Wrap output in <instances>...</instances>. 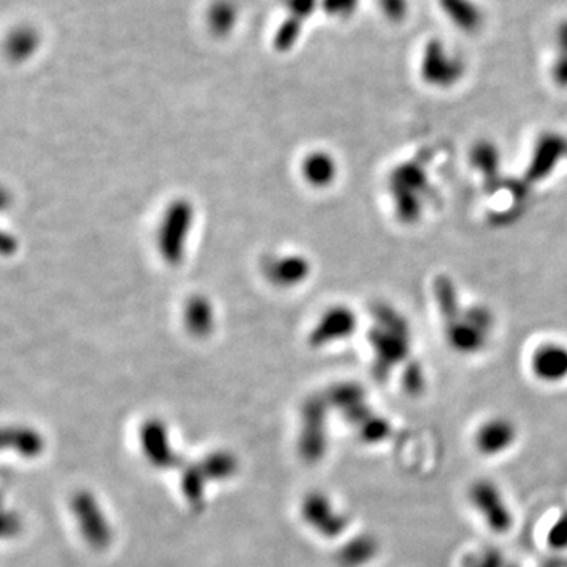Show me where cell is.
I'll use <instances>...</instances> for the list:
<instances>
[{"label":"cell","mask_w":567,"mask_h":567,"mask_svg":"<svg viewBox=\"0 0 567 567\" xmlns=\"http://www.w3.org/2000/svg\"><path fill=\"white\" fill-rule=\"evenodd\" d=\"M471 164L483 177L485 187H496V181L500 180L501 155L494 142L479 140L471 150Z\"/></svg>","instance_id":"4fadbf2b"},{"label":"cell","mask_w":567,"mask_h":567,"mask_svg":"<svg viewBox=\"0 0 567 567\" xmlns=\"http://www.w3.org/2000/svg\"><path fill=\"white\" fill-rule=\"evenodd\" d=\"M549 545L552 549L562 550L567 547V513L562 514L549 533Z\"/></svg>","instance_id":"d4e9b609"},{"label":"cell","mask_w":567,"mask_h":567,"mask_svg":"<svg viewBox=\"0 0 567 567\" xmlns=\"http://www.w3.org/2000/svg\"><path fill=\"white\" fill-rule=\"evenodd\" d=\"M304 515L309 524L325 536H338L344 532L345 525H347L345 517L334 511L332 501L320 494H314L306 500Z\"/></svg>","instance_id":"8fae6325"},{"label":"cell","mask_w":567,"mask_h":567,"mask_svg":"<svg viewBox=\"0 0 567 567\" xmlns=\"http://www.w3.org/2000/svg\"><path fill=\"white\" fill-rule=\"evenodd\" d=\"M72 509H74V514H78L79 524H81L85 539L93 547L104 549L111 541V532H109L103 513L98 507L97 501L93 500L91 494H79L72 498Z\"/></svg>","instance_id":"9c48e42d"},{"label":"cell","mask_w":567,"mask_h":567,"mask_svg":"<svg viewBox=\"0 0 567 567\" xmlns=\"http://www.w3.org/2000/svg\"><path fill=\"white\" fill-rule=\"evenodd\" d=\"M419 78L435 91H449L464 81L466 62L457 49L445 40H428L419 55Z\"/></svg>","instance_id":"3957f363"},{"label":"cell","mask_w":567,"mask_h":567,"mask_svg":"<svg viewBox=\"0 0 567 567\" xmlns=\"http://www.w3.org/2000/svg\"><path fill=\"white\" fill-rule=\"evenodd\" d=\"M519 430L515 424L507 418L495 417L484 421L475 434V447L477 451L492 457L506 453L517 440Z\"/></svg>","instance_id":"ba28073f"},{"label":"cell","mask_w":567,"mask_h":567,"mask_svg":"<svg viewBox=\"0 0 567 567\" xmlns=\"http://www.w3.org/2000/svg\"><path fill=\"white\" fill-rule=\"evenodd\" d=\"M379 552V543L369 536L358 537L341 552V562L347 567H358L369 562Z\"/></svg>","instance_id":"e0dca14e"},{"label":"cell","mask_w":567,"mask_h":567,"mask_svg":"<svg viewBox=\"0 0 567 567\" xmlns=\"http://www.w3.org/2000/svg\"><path fill=\"white\" fill-rule=\"evenodd\" d=\"M208 27L217 36L229 35L238 21L236 6L232 0H216L208 10Z\"/></svg>","instance_id":"2e32d148"},{"label":"cell","mask_w":567,"mask_h":567,"mask_svg":"<svg viewBox=\"0 0 567 567\" xmlns=\"http://www.w3.org/2000/svg\"><path fill=\"white\" fill-rule=\"evenodd\" d=\"M36 44H38V38H36L35 32L32 29H18L8 42V51L12 53L14 59H24L34 53Z\"/></svg>","instance_id":"ffe728a7"},{"label":"cell","mask_w":567,"mask_h":567,"mask_svg":"<svg viewBox=\"0 0 567 567\" xmlns=\"http://www.w3.org/2000/svg\"><path fill=\"white\" fill-rule=\"evenodd\" d=\"M145 456L159 468H168L178 462V457L170 451L166 430L158 423H149L142 430Z\"/></svg>","instance_id":"5bb4252c"},{"label":"cell","mask_w":567,"mask_h":567,"mask_svg":"<svg viewBox=\"0 0 567 567\" xmlns=\"http://www.w3.org/2000/svg\"><path fill=\"white\" fill-rule=\"evenodd\" d=\"M424 383H426L424 375L418 364L413 366L411 370H408V374L405 375V389L413 396H418L419 392H423Z\"/></svg>","instance_id":"484cf974"},{"label":"cell","mask_w":567,"mask_h":567,"mask_svg":"<svg viewBox=\"0 0 567 567\" xmlns=\"http://www.w3.org/2000/svg\"><path fill=\"white\" fill-rule=\"evenodd\" d=\"M4 443L23 456H36L43 447L42 437L31 428H6Z\"/></svg>","instance_id":"ac0fdd59"},{"label":"cell","mask_w":567,"mask_h":567,"mask_svg":"<svg viewBox=\"0 0 567 567\" xmlns=\"http://www.w3.org/2000/svg\"><path fill=\"white\" fill-rule=\"evenodd\" d=\"M567 158V138L560 133L547 131L537 138L528 163L524 181L534 185L547 180L550 174Z\"/></svg>","instance_id":"8992f818"},{"label":"cell","mask_w":567,"mask_h":567,"mask_svg":"<svg viewBox=\"0 0 567 567\" xmlns=\"http://www.w3.org/2000/svg\"><path fill=\"white\" fill-rule=\"evenodd\" d=\"M387 328L375 330L372 336V345L375 351V370L377 377L385 379L392 368L399 362L405 361L410 351V328L407 325L404 317L388 309L385 312Z\"/></svg>","instance_id":"277c9868"},{"label":"cell","mask_w":567,"mask_h":567,"mask_svg":"<svg viewBox=\"0 0 567 567\" xmlns=\"http://www.w3.org/2000/svg\"><path fill=\"white\" fill-rule=\"evenodd\" d=\"M284 6L287 10V18L293 19L300 24H306L312 14H314L317 6L320 5V0H283Z\"/></svg>","instance_id":"7402d4cb"},{"label":"cell","mask_w":567,"mask_h":567,"mask_svg":"<svg viewBox=\"0 0 567 567\" xmlns=\"http://www.w3.org/2000/svg\"><path fill=\"white\" fill-rule=\"evenodd\" d=\"M389 193H391L394 212L402 224H415L423 217L426 197L430 191L428 177L423 166L415 161L400 163L389 174Z\"/></svg>","instance_id":"6da1fadb"},{"label":"cell","mask_w":567,"mask_h":567,"mask_svg":"<svg viewBox=\"0 0 567 567\" xmlns=\"http://www.w3.org/2000/svg\"><path fill=\"white\" fill-rule=\"evenodd\" d=\"M361 0H320V6L326 16L332 19H351L355 14Z\"/></svg>","instance_id":"44dd1931"},{"label":"cell","mask_w":567,"mask_h":567,"mask_svg":"<svg viewBox=\"0 0 567 567\" xmlns=\"http://www.w3.org/2000/svg\"><path fill=\"white\" fill-rule=\"evenodd\" d=\"M445 18L464 34H477L485 25V12L477 0H438Z\"/></svg>","instance_id":"30bf717a"},{"label":"cell","mask_w":567,"mask_h":567,"mask_svg":"<svg viewBox=\"0 0 567 567\" xmlns=\"http://www.w3.org/2000/svg\"><path fill=\"white\" fill-rule=\"evenodd\" d=\"M470 501L477 513L483 515L490 532L505 534L513 528V513L495 484L490 481H477L473 484L470 489Z\"/></svg>","instance_id":"5b68a950"},{"label":"cell","mask_w":567,"mask_h":567,"mask_svg":"<svg viewBox=\"0 0 567 567\" xmlns=\"http://www.w3.org/2000/svg\"><path fill=\"white\" fill-rule=\"evenodd\" d=\"M465 567H505V560L498 550L485 549L471 555Z\"/></svg>","instance_id":"cb8c5ba5"},{"label":"cell","mask_w":567,"mask_h":567,"mask_svg":"<svg viewBox=\"0 0 567 567\" xmlns=\"http://www.w3.org/2000/svg\"><path fill=\"white\" fill-rule=\"evenodd\" d=\"M530 369L536 380L558 385L567 380V345L549 341L537 345L530 358Z\"/></svg>","instance_id":"52a82bcc"},{"label":"cell","mask_w":567,"mask_h":567,"mask_svg":"<svg viewBox=\"0 0 567 567\" xmlns=\"http://www.w3.org/2000/svg\"><path fill=\"white\" fill-rule=\"evenodd\" d=\"M447 342L459 355H477L489 344L494 330V314L483 304L462 309L443 323Z\"/></svg>","instance_id":"7a4b0ae2"},{"label":"cell","mask_w":567,"mask_h":567,"mask_svg":"<svg viewBox=\"0 0 567 567\" xmlns=\"http://www.w3.org/2000/svg\"><path fill=\"white\" fill-rule=\"evenodd\" d=\"M553 43L555 49L550 62V79L558 89L567 91V18L556 27Z\"/></svg>","instance_id":"9a60e30c"},{"label":"cell","mask_w":567,"mask_h":567,"mask_svg":"<svg viewBox=\"0 0 567 567\" xmlns=\"http://www.w3.org/2000/svg\"><path fill=\"white\" fill-rule=\"evenodd\" d=\"M336 163L330 155H315L308 164V176L315 185H330L336 177Z\"/></svg>","instance_id":"d6986e66"},{"label":"cell","mask_w":567,"mask_h":567,"mask_svg":"<svg viewBox=\"0 0 567 567\" xmlns=\"http://www.w3.org/2000/svg\"><path fill=\"white\" fill-rule=\"evenodd\" d=\"M356 315L351 309L336 308L332 309L330 314H326L325 319L319 326V330L314 332V344L322 345L332 342L336 339H344L351 336L355 332Z\"/></svg>","instance_id":"7c38bea8"},{"label":"cell","mask_w":567,"mask_h":567,"mask_svg":"<svg viewBox=\"0 0 567 567\" xmlns=\"http://www.w3.org/2000/svg\"><path fill=\"white\" fill-rule=\"evenodd\" d=\"M381 14L391 21L400 23L410 12V0H377Z\"/></svg>","instance_id":"603a6c76"}]
</instances>
